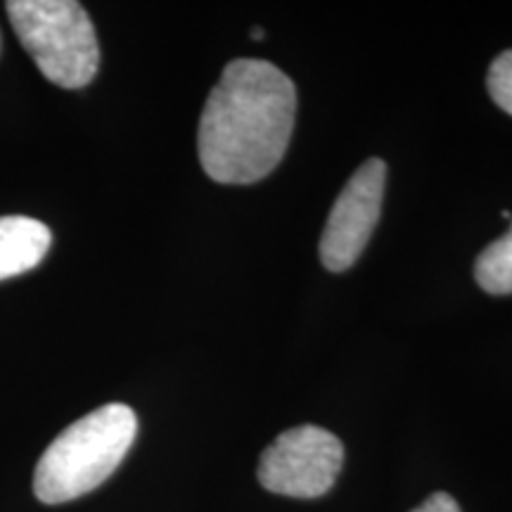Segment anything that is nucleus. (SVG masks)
Here are the masks:
<instances>
[{"label": "nucleus", "mask_w": 512, "mask_h": 512, "mask_svg": "<svg viewBox=\"0 0 512 512\" xmlns=\"http://www.w3.org/2000/svg\"><path fill=\"white\" fill-rule=\"evenodd\" d=\"M297 88L266 60H233L211 88L197 152L211 181L249 185L283 162L294 131Z\"/></svg>", "instance_id": "1"}, {"label": "nucleus", "mask_w": 512, "mask_h": 512, "mask_svg": "<svg viewBox=\"0 0 512 512\" xmlns=\"http://www.w3.org/2000/svg\"><path fill=\"white\" fill-rule=\"evenodd\" d=\"M138 418L126 403H107L69 425L46 448L34 472V494L57 505L91 494L126 458Z\"/></svg>", "instance_id": "2"}, {"label": "nucleus", "mask_w": 512, "mask_h": 512, "mask_svg": "<svg viewBox=\"0 0 512 512\" xmlns=\"http://www.w3.org/2000/svg\"><path fill=\"white\" fill-rule=\"evenodd\" d=\"M10 24L48 81L60 88H83L100 67L95 27L74 0H10Z\"/></svg>", "instance_id": "3"}, {"label": "nucleus", "mask_w": 512, "mask_h": 512, "mask_svg": "<svg viewBox=\"0 0 512 512\" xmlns=\"http://www.w3.org/2000/svg\"><path fill=\"white\" fill-rule=\"evenodd\" d=\"M344 465L339 437L316 425L292 427L261 453V486L290 498H318L335 486Z\"/></svg>", "instance_id": "4"}, {"label": "nucleus", "mask_w": 512, "mask_h": 512, "mask_svg": "<svg viewBox=\"0 0 512 512\" xmlns=\"http://www.w3.org/2000/svg\"><path fill=\"white\" fill-rule=\"evenodd\" d=\"M384 183L387 164L373 157L358 166L356 174L339 192L320 238V261L328 271H347L363 254L380 221Z\"/></svg>", "instance_id": "5"}, {"label": "nucleus", "mask_w": 512, "mask_h": 512, "mask_svg": "<svg viewBox=\"0 0 512 512\" xmlns=\"http://www.w3.org/2000/svg\"><path fill=\"white\" fill-rule=\"evenodd\" d=\"M50 228L29 216H3L0 219V280L22 275L36 268L48 254Z\"/></svg>", "instance_id": "6"}, {"label": "nucleus", "mask_w": 512, "mask_h": 512, "mask_svg": "<svg viewBox=\"0 0 512 512\" xmlns=\"http://www.w3.org/2000/svg\"><path fill=\"white\" fill-rule=\"evenodd\" d=\"M475 280L489 294H512V226L477 256Z\"/></svg>", "instance_id": "7"}, {"label": "nucleus", "mask_w": 512, "mask_h": 512, "mask_svg": "<svg viewBox=\"0 0 512 512\" xmlns=\"http://www.w3.org/2000/svg\"><path fill=\"white\" fill-rule=\"evenodd\" d=\"M486 88H489L491 100L512 117V48L503 50L491 62L489 76H486Z\"/></svg>", "instance_id": "8"}, {"label": "nucleus", "mask_w": 512, "mask_h": 512, "mask_svg": "<svg viewBox=\"0 0 512 512\" xmlns=\"http://www.w3.org/2000/svg\"><path fill=\"white\" fill-rule=\"evenodd\" d=\"M413 512H460V505L456 503V498L444 494V491H439V494H432Z\"/></svg>", "instance_id": "9"}, {"label": "nucleus", "mask_w": 512, "mask_h": 512, "mask_svg": "<svg viewBox=\"0 0 512 512\" xmlns=\"http://www.w3.org/2000/svg\"><path fill=\"white\" fill-rule=\"evenodd\" d=\"M252 38H254V41H261V38H264V31H261V27L252 29Z\"/></svg>", "instance_id": "10"}]
</instances>
